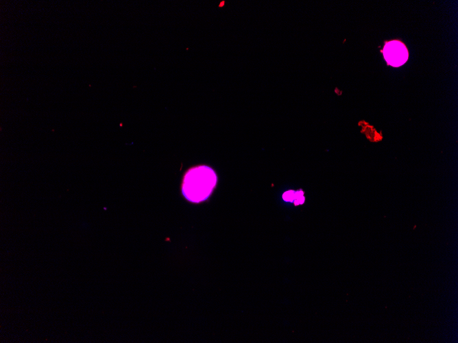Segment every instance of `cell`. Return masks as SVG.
<instances>
[{
    "label": "cell",
    "mask_w": 458,
    "mask_h": 343,
    "mask_svg": "<svg viewBox=\"0 0 458 343\" xmlns=\"http://www.w3.org/2000/svg\"><path fill=\"white\" fill-rule=\"evenodd\" d=\"M387 64L393 66L402 65L408 58V51L405 45L398 40L387 42L383 51Z\"/></svg>",
    "instance_id": "obj_2"
},
{
    "label": "cell",
    "mask_w": 458,
    "mask_h": 343,
    "mask_svg": "<svg viewBox=\"0 0 458 343\" xmlns=\"http://www.w3.org/2000/svg\"><path fill=\"white\" fill-rule=\"evenodd\" d=\"M217 182V176L212 168L206 165L194 166L184 176L182 192L187 200L200 203L209 197Z\"/></svg>",
    "instance_id": "obj_1"
}]
</instances>
